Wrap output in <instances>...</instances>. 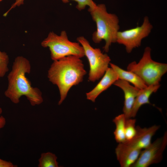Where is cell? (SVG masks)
<instances>
[{"label": "cell", "instance_id": "obj_5", "mask_svg": "<svg viewBox=\"0 0 167 167\" xmlns=\"http://www.w3.org/2000/svg\"><path fill=\"white\" fill-rule=\"evenodd\" d=\"M44 48H49L51 59L57 60L70 55L82 58L85 56L84 48L79 42H73L68 39L66 32L62 31L58 35L50 32L47 37L41 43Z\"/></svg>", "mask_w": 167, "mask_h": 167}, {"label": "cell", "instance_id": "obj_19", "mask_svg": "<svg viewBox=\"0 0 167 167\" xmlns=\"http://www.w3.org/2000/svg\"><path fill=\"white\" fill-rule=\"evenodd\" d=\"M64 3H68L70 1H75L77 2L76 8L80 11L84 9L86 6H89L88 9H91L95 7L96 4L92 0H61Z\"/></svg>", "mask_w": 167, "mask_h": 167}, {"label": "cell", "instance_id": "obj_20", "mask_svg": "<svg viewBox=\"0 0 167 167\" xmlns=\"http://www.w3.org/2000/svg\"><path fill=\"white\" fill-rule=\"evenodd\" d=\"M25 0H15L14 2L11 6L10 8L4 15V16L7 15L9 11L12 9L14 8L16 6H19L24 3Z\"/></svg>", "mask_w": 167, "mask_h": 167}, {"label": "cell", "instance_id": "obj_7", "mask_svg": "<svg viewBox=\"0 0 167 167\" xmlns=\"http://www.w3.org/2000/svg\"><path fill=\"white\" fill-rule=\"evenodd\" d=\"M152 28L148 17L145 16L141 26L122 31H119L116 42L124 45L126 52L130 53L134 49L141 45L142 40L149 36Z\"/></svg>", "mask_w": 167, "mask_h": 167}, {"label": "cell", "instance_id": "obj_3", "mask_svg": "<svg viewBox=\"0 0 167 167\" xmlns=\"http://www.w3.org/2000/svg\"><path fill=\"white\" fill-rule=\"evenodd\" d=\"M88 11L96 26V30L92 34V40L97 44L104 40L105 44L103 47L104 51L108 52L112 44L116 42L120 29L119 18L115 14L108 13L104 4H96L95 7L88 9Z\"/></svg>", "mask_w": 167, "mask_h": 167}, {"label": "cell", "instance_id": "obj_21", "mask_svg": "<svg viewBox=\"0 0 167 167\" xmlns=\"http://www.w3.org/2000/svg\"><path fill=\"white\" fill-rule=\"evenodd\" d=\"M17 165H14L10 161L3 160L0 158V167H16Z\"/></svg>", "mask_w": 167, "mask_h": 167}, {"label": "cell", "instance_id": "obj_13", "mask_svg": "<svg viewBox=\"0 0 167 167\" xmlns=\"http://www.w3.org/2000/svg\"><path fill=\"white\" fill-rule=\"evenodd\" d=\"M160 87V84L152 85L140 89L137 95L133 106L131 115V118H134L140 108L143 105L151 104L149 98L153 93L156 92Z\"/></svg>", "mask_w": 167, "mask_h": 167}, {"label": "cell", "instance_id": "obj_24", "mask_svg": "<svg viewBox=\"0 0 167 167\" xmlns=\"http://www.w3.org/2000/svg\"><path fill=\"white\" fill-rule=\"evenodd\" d=\"M3 0H0V2H2Z\"/></svg>", "mask_w": 167, "mask_h": 167}, {"label": "cell", "instance_id": "obj_22", "mask_svg": "<svg viewBox=\"0 0 167 167\" xmlns=\"http://www.w3.org/2000/svg\"><path fill=\"white\" fill-rule=\"evenodd\" d=\"M6 123L5 118L2 116H0V129L3 128Z\"/></svg>", "mask_w": 167, "mask_h": 167}, {"label": "cell", "instance_id": "obj_15", "mask_svg": "<svg viewBox=\"0 0 167 167\" xmlns=\"http://www.w3.org/2000/svg\"><path fill=\"white\" fill-rule=\"evenodd\" d=\"M126 118L123 113L116 116L113 120L116 128L113 132L117 142L121 143L126 141L125 136V124Z\"/></svg>", "mask_w": 167, "mask_h": 167}, {"label": "cell", "instance_id": "obj_1", "mask_svg": "<svg viewBox=\"0 0 167 167\" xmlns=\"http://www.w3.org/2000/svg\"><path fill=\"white\" fill-rule=\"evenodd\" d=\"M30 61L21 56L15 58L12 69L7 78L8 86L4 95L14 104L20 101V98L25 96L32 106L41 104L43 99L42 92L38 88L32 86L26 74L31 71Z\"/></svg>", "mask_w": 167, "mask_h": 167}, {"label": "cell", "instance_id": "obj_6", "mask_svg": "<svg viewBox=\"0 0 167 167\" xmlns=\"http://www.w3.org/2000/svg\"><path fill=\"white\" fill-rule=\"evenodd\" d=\"M77 40L83 46L85 56L89 62L90 70L88 79L94 82L102 77L109 67L111 59L106 54H103L99 48H93L84 36Z\"/></svg>", "mask_w": 167, "mask_h": 167}, {"label": "cell", "instance_id": "obj_10", "mask_svg": "<svg viewBox=\"0 0 167 167\" xmlns=\"http://www.w3.org/2000/svg\"><path fill=\"white\" fill-rule=\"evenodd\" d=\"M113 84L120 88L123 91L124 96L123 113L126 118H131L132 109L140 89L131 85L129 82L120 79L116 80Z\"/></svg>", "mask_w": 167, "mask_h": 167}, {"label": "cell", "instance_id": "obj_23", "mask_svg": "<svg viewBox=\"0 0 167 167\" xmlns=\"http://www.w3.org/2000/svg\"><path fill=\"white\" fill-rule=\"evenodd\" d=\"M2 109L0 107V116H1V114L2 113Z\"/></svg>", "mask_w": 167, "mask_h": 167}, {"label": "cell", "instance_id": "obj_4", "mask_svg": "<svg viewBox=\"0 0 167 167\" xmlns=\"http://www.w3.org/2000/svg\"><path fill=\"white\" fill-rule=\"evenodd\" d=\"M151 52V48L146 47L139 62L133 61L127 67V71L136 74L147 86L160 84L162 76L167 71V64L153 60Z\"/></svg>", "mask_w": 167, "mask_h": 167}, {"label": "cell", "instance_id": "obj_14", "mask_svg": "<svg viewBox=\"0 0 167 167\" xmlns=\"http://www.w3.org/2000/svg\"><path fill=\"white\" fill-rule=\"evenodd\" d=\"M109 65L118 75L119 79L131 83L139 89H143L147 86L143 80L134 73L123 70L111 63H109Z\"/></svg>", "mask_w": 167, "mask_h": 167}, {"label": "cell", "instance_id": "obj_9", "mask_svg": "<svg viewBox=\"0 0 167 167\" xmlns=\"http://www.w3.org/2000/svg\"><path fill=\"white\" fill-rule=\"evenodd\" d=\"M160 127V126L156 125L148 128L137 126L136 133L134 137L122 143L132 148L142 150L151 143L152 137Z\"/></svg>", "mask_w": 167, "mask_h": 167}, {"label": "cell", "instance_id": "obj_8", "mask_svg": "<svg viewBox=\"0 0 167 167\" xmlns=\"http://www.w3.org/2000/svg\"><path fill=\"white\" fill-rule=\"evenodd\" d=\"M167 145V132L142 150L136 162L131 167H148L160 162Z\"/></svg>", "mask_w": 167, "mask_h": 167}, {"label": "cell", "instance_id": "obj_18", "mask_svg": "<svg viewBox=\"0 0 167 167\" xmlns=\"http://www.w3.org/2000/svg\"><path fill=\"white\" fill-rule=\"evenodd\" d=\"M9 62V57L7 53L0 50V79L8 71Z\"/></svg>", "mask_w": 167, "mask_h": 167}, {"label": "cell", "instance_id": "obj_11", "mask_svg": "<svg viewBox=\"0 0 167 167\" xmlns=\"http://www.w3.org/2000/svg\"><path fill=\"white\" fill-rule=\"evenodd\" d=\"M142 150L131 148L123 143H119L115 149V153L121 167H131L137 160Z\"/></svg>", "mask_w": 167, "mask_h": 167}, {"label": "cell", "instance_id": "obj_2", "mask_svg": "<svg viewBox=\"0 0 167 167\" xmlns=\"http://www.w3.org/2000/svg\"><path fill=\"white\" fill-rule=\"evenodd\" d=\"M81 58L67 56L53 61L48 71L49 81L56 85L60 94L58 105H61L71 88L82 82L87 72Z\"/></svg>", "mask_w": 167, "mask_h": 167}, {"label": "cell", "instance_id": "obj_17", "mask_svg": "<svg viewBox=\"0 0 167 167\" xmlns=\"http://www.w3.org/2000/svg\"><path fill=\"white\" fill-rule=\"evenodd\" d=\"M136 119L132 118H126L125 124V136L126 141L133 138L136 132Z\"/></svg>", "mask_w": 167, "mask_h": 167}, {"label": "cell", "instance_id": "obj_12", "mask_svg": "<svg viewBox=\"0 0 167 167\" xmlns=\"http://www.w3.org/2000/svg\"><path fill=\"white\" fill-rule=\"evenodd\" d=\"M118 75L111 67H108L97 85L90 91L86 93L87 99L94 102L102 92L107 89L117 80Z\"/></svg>", "mask_w": 167, "mask_h": 167}, {"label": "cell", "instance_id": "obj_16", "mask_svg": "<svg viewBox=\"0 0 167 167\" xmlns=\"http://www.w3.org/2000/svg\"><path fill=\"white\" fill-rule=\"evenodd\" d=\"M55 155L50 152L43 153L38 160V167H58Z\"/></svg>", "mask_w": 167, "mask_h": 167}]
</instances>
